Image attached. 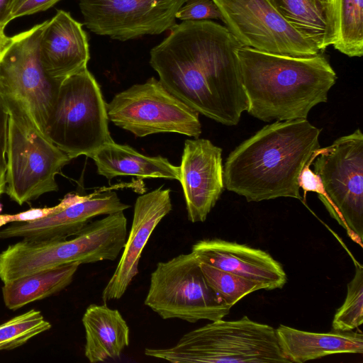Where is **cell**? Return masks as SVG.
I'll use <instances>...</instances> for the list:
<instances>
[{
    "mask_svg": "<svg viewBox=\"0 0 363 363\" xmlns=\"http://www.w3.org/2000/svg\"><path fill=\"white\" fill-rule=\"evenodd\" d=\"M240 47L223 25L184 21L151 49L150 64L171 94L199 113L233 126L248 106L236 55Z\"/></svg>",
    "mask_w": 363,
    "mask_h": 363,
    "instance_id": "obj_1",
    "label": "cell"
},
{
    "mask_svg": "<svg viewBox=\"0 0 363 363\" xmlns=\"http://www.w3.org/2000/svg\"><path fill=\"white\" fill-rule=\"evenodd\" d=\"M320 131L307 118L264 125L229 154L223 165L224 187L248 202L302 200L299 176L320 148Z\"/></svg>",
    "mask_w": 363,
    "mask_h": 363,
    "instance_id": "obj_2",
    "label": "cell"
},
{
    "mask_svg": "<svg viewBox=\"0 0 363 363\" xmlns=\"http://www.w3.org/2000/svg\"><path fill=\"white\" fill-rule=\"evenodd\" d=\"M247 113L264 122L307 118L328 101L337 74L321 54L296 57L240 47L236 50Z\"/></svg>",
    "mask_w": 363,
    "mask_h": 363,
    "instance_id": "obj_3",
    "label": "cell"
},
{
    "mask_svg": "<svg viewBox=\"0 0 363 363\" xmlns=\"http://www.w3.org/2000/svg\"><path fill=\"white\" fill-rule=\"evenodd\" d=\"M127 235V219L119 211L90 222L73 238L23 239L0 253V279L6 283L71 263L113 261L123 249Z\"/></svg>",
    "mask_w": 363,
    "mask_h": 363,
    "instance_id": "obj_4",
    "label": "cell"
},
{
    "mask_svg": "<svg viewBox=\"0 0 363 363\" xmlns=\"http://www.w3.org/2000/svg\"><path fill=\"white\" fill-rule=\"evenodd\" d=\"M145 354L173 363H291L272 326L245 315L223 319L184 334L168 348H145Z\"/></svg>",
    "mask_w": 363,
    "mask_h": 363,
    "instance_id": "obj_5",
    "label": "cell"
},
{
    "mask_svg": "<svg viewBox=\"0 0 363 363\" xmlns=\"http://www.w3.org/2000/svg\"><path fill=\"white\" fill-rule=\"evenodd\" d=\"M1 96L9 115L4 193L23 205L58 191L56 176L72 159L39 130L22 101Z\"/></svg>",
    "mask_w": 363,
    "mask_h": 363,
    "instance_id": "obj_6",
    "label": "cell"
},
{
    "mask_svg": "<svg viewBox=\"0 0 363 363\" xmlns=\"http://www.w3.org/2000/svg\"><path fill=\"white\" fill-rule=\"evenodd\" d=\"M108 122L101 88L86 67L61 82L45 134L72 160L90 157L113 141Z\"/></svg>",
    "mask_w": 363,
    "mask_h": 363,
    "instance_id": "obj_7",
    "label": "cell"
},
{
    "mask_svg": "<svg viewBox=\"0 0 363 363\" xmlns=\"http://www.w3.org/2000/svg\"><path fill=\"white\" fill-rule=\"evenodd\" d=\"M144 303L162 319L191 323L223 319L231 308L209 286L192 252L157 263Z\"/></svg>",
    "mask_w": 363,
    "mask_h": 363,
    "instance_id": "obj_8",
    "label": "cell"
},
{
    "mask_svg": "<svg viewBox=\"0 0 363 363\" xmlns=\"http://www.w3.org/2000/svg\"><path fill=\"white\" fill-rule=\"evenodd\" d=\"M106 111L109 121L137 137L174 133L196 138L202 132L199 113L155 77L116 94Z\"/></svg>",
    "mask_w": 363,
    "mask_h": 363,
    "instance_id": "obj_9",
    "label": "cell"
},
{
    "mask_svg": "<svg viewBox=\"0 0 363 363\" xmlns=\"http://www.w3.org/2000/svg\"><path fill=\"white\" fill-rule=\"evenodd\" d=\"M330 201L329 212L362 246L363 134L359 128L321 148L313 162Z\"/></svg>",
    "mask_w": 363,
    "mask_h": 363,
    "instance_id": "obj_10",
    "label": "cell"
},
{
    "mask_svg": "<svg viewBox=\"0 0 363 363\" xmlns=\"http://www.w3.org/2000/svg\"><path fill=\"white\" fill-rule=\"evenodd\" d=\"M45 23L11 37L0 56V94L22 101L43 134L61 84L46 73L40 60V40Z\"/></svg>",
    "mask_w": 363,
    "mask_h": 363,
    "instance_id": "obj_11",
    "label": "cell"
},
{
    "mask_svg": "<svg viewBox=\"0 0 363 363\" xmlns=\"http://www.w3.org/2000/svg\"><path fill=\"white\" fill-rule=\"evenodd\" d=\"M222 22L242 47L272 54L306 57L316 45L291 26L267 0H213Z\"/></svg>",
    "mask_w": 363,
    "mask_h": 363,
    "instance_id": "obj_12",
    "label": "cell"
},
{
    "mask_svg": "<svg viewBox=\"0 0 363 363\" xmlns=\"http://www.w3.org/2000/svg\"><path fill=\"white\" fill-rule=\"evenodd\" d=\"M187 1L79 0V6L91 32L125 41L170 30Z\"/></svg>",
    "mask_w": 363,
    "mask_h": 363,
    "instance_id": "obj_13",
    "label": "cell"
},
{
    "mask_svg": "<svg viewBox=\"0 0 363 363\" xmlns=\"http://www.w3.org/2000/svg\"><path fill=\"white\" fill-rule=\"evenodd\" d=\"M129 207L111 188H100L86 195L69 193L59 203L56 211L33 220L12 222L0 229V239H67L77 235L94 217L123 211Z\"/></svg>",
    "mask_w": 363,
    "mask_h": 363,
    "instance_id": "obj_14",
    "label": "cell"
},
{
    "mask_svg": "<svg viewBox=\"0 0 363 363\" xmlns=\"http://www.w3.org/2000/svg\"><path fill=\"white\" fill-rule=\"evenodd\" d=\"M179 167L188 219L203 222L225 188L222 149L208 139L186 140Z\"/></svg>",
    "mask_w": 363,
    "mask_h": 363,
    "instance_id": "obj_15",
    "label": "cell"
},
{
    "mask_svg": "<svg viewBox=\"0 0 363 363\" xmlns=\"http://www.w3.org/2000/svg\"><path fill=\"white\" fill-rule=\"evenodd\" d=\"M172 210L170 189L162 186L139 196L134 205L133 218L118 265L104 287V303L121 298L138 274L141 253L152 232Z\"/></svg>",
    "mask_w": 363,
    "mask_h": 363,
    "instance_id": "obj_16",
    "label": "cell"
},
{
    "mask_svg": "<svg viewBox=\"0 0 363 363\" xmlns=\"http://www.w3.org/2000/svg\"><path fill=\"white\" fill-rule=\"evenodd\" d=\"M199 262L252 280L264 290L281 289L287 281L281 264L269 253L221 239L196 242L191 252Z\"/></svg>",
    "mask_w": 363,
    "mask_h": 363,
    "instance_id": "obj_17",
    "label": "cell"
},
{
    "mask_svg": "<svg viewBox=\"0 0 363 363\" xmlns=\"http://www.w3.org/2000/svg\"><path fill=\"white\" fill-rule=\"evenodd\" d=\"M40 55L46 73L60 82L86 68L90 55L82 24L69 13L58 10L46 21L40 40Z\"/></svg>",
    "mask_w": 363,
    "mask_h": 363,
    "instance_id": "obj_18",
    "label": "cell"
},
{
    "mask_svg": "<svg viewBox=\"0 0 363 363\" xmlns=\"http://www.w3.org/2000/svg\"><path fill=\"white\" fill-rule=\"evenodd\" d=\"M276 333L280 348L291 363H303L333 354L363 353V334L360 331L332 330L320 333L280 325Z\"/></svg>",
    "mask_w": 363,
    "mask_h": 363,
    "instance_id": "obj_19",
    "label": "cell"
},
{
    "mask_svg": "<svg viewBox=\"0 0 363 363\" xmlns=\"http://www.w3.org/2000/svg\"><path fill=\"white\" fill-rule=\"evenodd\" d=\"M97 173L111 180L118 176L139 179L163 178L179 181V167L162 156H147L128 145L106 144L91 155Z\"/></svg>",
    "mask_w": 363,
    "mask_h": 363,
    "instance_id": "obj_20",
    "label": "cell"
},
{
    "mask_svg": "<svg viewBox=\"0 0 363 363\" xmlns=\"http://www.w3.org/2000/svg\"><path fill=\"white\" fill-rule=\"evenodd\" d=\"M84 354L91 363L118 358L129 345V327L120 312L106 304H91L82 319Z\"/></svg>",
    "mask_w": 363,
    "mask_h": 363,
    "instance_id": "obj_21",
    "label": "cell"
},
{
    "mask_svg": "<svg viewBox=\"0 0 363 363\" xmlns=\"http://www.w3.org/2000/svg\"><path fill=\"white\" fill-rule=\"evenodd\" d=\"M79 265L71 263L4 283L5 306L14 311L60 292L71 284Z\"/></svg>",
    "mask_w": 363,
    "mask_h": 363,
    "instance_id": "obj_22",
    "label": "cell"
},
{
    "mask_svg": "<svg viewBox=\"0 0 363 363\" xmlns=\"http://www.w3.org/2000/svg\"><path fill=\"white\" fill-rule=\"evenodd\" d=\"M296 30L319 51L330 46L323 16L314 0H267Z\"/></svg>",
    "mask_w": 363,
    "mask_h": 363,
    "instance_id": "obj_23",
    "label": "cell"
},
{
    "mask_svg": "<svg viewBox=\"0 0 363 363\" xmlns=\"http://www.w3.org/2000/svg\"><path fill=\"white\" fill-rule=\"evenodd\" d=\"M363 0H335L336 36L333 46L348 57L363 54Z\"/></svg>",
    "mask_w": 363,
    "mask_h": 363,
    "instance_id": "obj_24",
    "label": "cell"
},
{
    "mask_svg": "<svg viewBox=\"0 0 363 363\" xmlns=\"http://www.w3.org/2000/svg\"><path fill=\"white\" fill-rule=\"evenodd\" d=\"M52 327L40 311L31 309L0 325V350L18 347Z\"/></svg>",
    "mask_w": 363,
    "mask_h": 363,
    "instance_id": "obj_25",
    "label": "cell"
},
{
    "mask_svg": "<svg viewBox=\"0 0 363 363\" xmlns=\"http://www.w3.org/2000/svg\"><path fill=\"white\" fill-rule=\"evenodd\" d=\"M199 263L209 286L231 308L247 295L263 289L262 285L252 280L204 262H199Z\"/></svg>",
    "mask_w": 363,
    "mask_h": 363,
    "instance_id": "obj_26",
    "label": "cell"
},
{
    "mask_svg": "<svg viewBox=\"0 0 363 363\" xmlns=\"http://www.w3.org/2000/svg\"><path fill=\"white\" fill-rule=\"evenodd\" d=\"M355 274L347 284V292L343 304L337 310L332 330L351 331L363 323V267L354 260Z\"/></svg>",
    "mask_w": 363,
    "mask_h": 363,
    "instance_id": "obj_27",
    "label": "cell"
},
{
    "mask_svg": "<svg viewBox=\"0 0 363 363\" xmlns=\"http://www.w3.org/2000/svg\"><path fill=\"white\" fill-rule=\"evenodd\" d=\"M182 21L220 20L222 16L213 0H188L177 12Z\"/></svg>",
    "mask_w": 363,
    "mask_h": 363,
    "instance_id": "obj_28",
    "label": "cell"
},
{
    "mask_svg": "<svg viewBox=\"0 0 363 363\" xmlns=\"http://www.w3.org/2000/svg\"><path fill=\"white\" fill-rule=\"evenodd\" d=\"M9 115L0 94V196L5 192Z\"/></svg>",
    "mask_w": 363,
    "mask_h": 363,
    "instance_id": "obj_29",
    "label": "cell"
},
{
    "mask_svg": "<svg viewBox=\"0 0 363 363\" xmlns=\"http://www.w3.org/2000/svg\"><path fill=\"white\" fill-rule=\"evenodd\" d=\"M60 0H23L13 7L12 20L16 18L45 11Z\"/></svg>",
    "mask_w": 363,
    "mask_h": 363,
    "instance_id": "obj_30",
    "label": "cell"
},
{
    "mask_svg": "<svg viewBox=\"0 0 363 363\" xmlns=\"http://www.w3.org/2000/svg\"><path fill=\"white\" fill-rule=\"evenodd\" d=\"M325 21L328 42L333 45L336 36L335 0H314Z\"/></svg>",
    "mask_w": 363,
    "mask_h": 363,
    "instance_id": "obj_31",
    "label": "cell"
},
{
    "mask_svg": "<svg viewBox=\"0 0 363 363\" xmlns=\"http://www.w3.org/2000/svg\"><path fill=\"white\" fill-rule=\"evenodd\" d=\"M59 208V203L52 207L32 208L14 215H0V226L7 223L28 221L46 216Z\"/></svg>",
    "mask_w": 363,
    "mask_h": 363,
    "instance_id": "obj_32",
    "label": "cell"
},
{
    "mask_svg": "<svg viewBox=\"0 0 363 363\" xmlns=\"http://www.w3.org/2000/svg\"><path fill=\"white\" fill-rule=\"evenodd\" d=\"M16 0H0V28L4 29L12 20L11 14Z\"/></svg>",
    "mask_w": 363,
    "mask_h": 363,
    "instance_id": "obj_33",
    "label": "cell"
},
{
    "mask_svg": "<svg viewBox=\"0 0 363 363\" xmlns=\"http://www.w3.org/2000/svg\"><path fill=\"white\" fill-rule=\"evenodd\" d=\"M4 30V29L0 28V56L11 40V37L6 36Z\"/></svg>",
    "mask_w": 363,
    "mask_h": 363,
    "instance_id": "obj_34",
    "label": "cell"
},
{
    "mask_svg": "<svg viewBox=\"0 0 363 363\" xmlns=\"http://www.w3.org/2000/svg\"><path fill=\"white\" fill-rule=\"evenodd\" d=\"M21 1H23V0H16V4H15V5H16V4H17L18 3L21 2Z\"/></svg>",
    "mask_w": 363,
    "mask_h": 363,
    "instance_id": "obj_35",
    "label": "cell"
}]
</instances>
